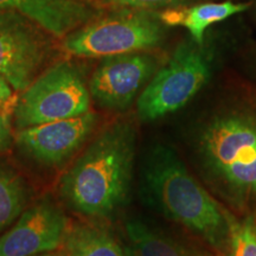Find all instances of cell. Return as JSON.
Wrapping results in <instances>:
<instances>
[{
  "mask_svg": "<svg viewBox=\"0 0 256 256\" xmlns=\"http://www.w3.org/2000/svg\"><path fill=\"white\" fill-rule=\"evenodd\" d=\"M57 256H132L115 234L100 223H70Z\"/></svg>",
  "mask_w": 256,
  "mask_h": 256,
  "instance_id": "12",
  "label": "cell"
},
{
  "mask_svg": "<svg viewBox=\"0 0 256 256\" xmlns=\"http://www.w3.org/2000/svg\"><path fill=\"white\" fill-rule=\"evenodd\" d=\"M46 32L18 12L0 10V74L14 90H25L49 60Z\"/></svg>",
  "mask_w": 256,
  "mask_h": 256,
  "instance_id": "7",
  "label": "cell"
},
{
  "mask_svg": "<svg viewBox=\"0 0 256 256\" xmlns=\"http://www.w3.org/2000/svg\"><path fill=\"white\" fill-rule=\"evenodd\" d=\"M30 191L20 174L0 162V232L8 228L23 214Z\"/></svg>",
  "mask_w": 256,
  "mask_h": 256,
  "instance_id": "15",
  "label": "cell"
},
{
  "mask_svg": "<svg viewBox=\"0 0 256 256\" xmlns=\"http://www.w3.org/2000/svg\"><path fill=\"white\" fill-rule=\"evenodd\" d=\"M142 176L148 198L162 215L224 256L229 243L226 206L190 174L174 148L166 145L153 147Z\"/></svg>",
  "mask_w": 256,
  "mask_h": 256,
  "instance_id": "3",
  "label": "cell"
},
{
  "mask_svg": "<svg viewBox=\"0 0 256 256\" xmlns=\"http://www.w3.org/2000/svg\"><path fill=\"white\" fill-rule=\"evenodd\" d=\"M126 234L132 256H223L153 229L140 220H128Z\"/></svg>",
  "mask_w": 256,
  "mask_h": 256,
  "instance_id": "13",
  "label": "cell"
},
{
  "mask_svg": "<svg viewBox=\"0 0 256 256\" xmlns=\"http://www.w3.org/2000/svg\"><path fill=\"white\" fill-rule=\"evenodd\" d=\"M69 224L60 208L44 198L24 210L12 229L0 238V256H36L57 250Z\"/></svg>",
  "mask_w": 256,
  "mask_h": 256,
  "instance_id": "10",
  "label": "cell"
},
{
  "mask_svg": "<svg viewBox=\"0 0 256 256\" xmlns=\"http://www.w3.org/2000/svg\"><path fill=\"white\" fill-rule=\"evenodd\" d=\"M156 68L154 57L142 51L104 57L89 82L92 98L106 110H127Z\"/></svg>",
  "mask_w": 256,
  "mask_h": 256,
  "instance_id": "8",
  "label": "cell"
},
{
  "mask_svg": "<svg viewBox=\"0 0 256 256\" xmlns=\"http://www.w3.org/2000/svg\"><path fill=\"white\" fill-rule=\"evenodd\" d=\"M0 10L18 12L57 38L68 36L100 14L80 0H0Z\"/></svg>",
  "mask_w": 256,
  "mask_h": 256,
  "instance_id": "11",
  "label": "cell"
},
{
  "mask_svg": "<svg viewBox=\"0 0 256 256\" xmlns=\"http://www.w3.org/2000/svg\"><path fill=\"white\" fill-rule=\"evenodd\" d=\"M12 116L14 114L0 110V153L8 151L14 142L11 124Z\"/></svg>",
  "mask_w": 256,
  "mask_h": 256,
  "instance_id": "18",
  "label": "cell"
},
{
  "mask_svg": "<svg viewBox=\"0 0 256 256\" xmlns=\"http://www.w3.org/2000/svg\"><path fill=\"white\" fill-rule=\"evenodd\" d=\"M80 2H90L92 0H80Z\"/></svg>",
  "mask_w": 256,
  "mask_h": 256,
  "instance_id": "21",
  "label": "cell"
},
{
  "mask_svg": "<svg viewBox=\"0 0 256 256\" xmlns=\"http://www.w3.org/2000/svg\"><path fill=\"white\" fill-rule=\"evenodd\" d=\"M196 151L226 209L256 215V100H236L215 112L198 130Z\"/></svg>",
  "mask_w": 256,
  "mask_h": 256,
  "instance_id": "1",
  "label": "cell"
},
{
  "mask_svg": "<svg viewBox=\"0 0 256 256\" xmlns=\"http://www.w3.org/2000/svg\"><path fill=\"white\" fill-rule=\"evenodd\" d=\"M104 4L115 8H132L142 10H156L177 6L190 0H100Z\"/></svg>",
  "mask_w": 256,
  "mask_h": 256,
  "instance_id": "17",
  "label": "cell"
},
{
  "mask_svg": "<svg viewBox=\"0 0 256 256\" xmlns=\"http://www.w3.org/2000/svg\"><path fill=\"white\" fill-rule=\"evenodd\" d=\"M248 8L249 4H235L232 2H206L186 8L166 10L159 16L165 25H182L186 28L192 40L202 46L204 42V34L210 25L222 22L234 14H241Z\"/></svg>",
  "mask_w": 256,
  "mask_h": 256,
  "instance_id": "14",
  "label": "cell"
},
{
  "mask_svg": "<svg viewBox=\"0 0 256 256\" xmlns=\"http://www.w3.org/2000/svg\"><path fill=\"white\" fill-rule=\"evenodd\" d=\"M90 92L75 64L58 62L25 89L14 107L17 130L88 113Z\"/></svg>",
  "mask_w": 256,
  "mask_h": 256,
  "instance_id": "5",
  "label": "cell"
},
{
  "mask_svg": "<svg viewBox=\"0 0 256 256\" xmlns=\"http://www.w3.org/2000/svg\"><path fill=\"white\" fill-rule=\"evenodd\" d=\"M164 25L152 10L124 8L70 32L62 48L69 55L92 58L151 50L164 40Z\"/></svg>",
  "mask_w": 256,
  "mask_h": 256,
  "instance_id": "4",
  "label": "cell"
},
{
  "mask_svg": "<svg viewBox=\"0 0 256 256\" xmlns=\"http://www.w3.org/2000/svg\"><path fill=\"white\" fill-rule=\"evenodd\" d=\"M229 243L224 256H256V215L238 216L226 208Z\"/></svg>",
  "mask_w": 256,
  "mask_h": 256,
  "instance_id": "16",
  "label": "cell"
},
{
  "mask_svg": "<svg viewBox=\"0 0 256 256\" xmlns=\"http://www.w3.org/2000/svg\"><path fill=\"white\" fill-rule=\"evenodd\" d=\"M136 134L124 121L108 124L60 180L66 206L88 218H107L126 203L133 179Z\"/></svg>",
  "mask_w": 256,
  "mask_h": 256,
  "instance_id": "2",
  "label": "cell"
},
{
  "mask_svg": "<svg viewBox=\"0 0 256 256\" xmlns=\"http://www.w3.org/2000/svg\"><path fill=\"white\" fill-rule=\"evenodd\" d=\"M36 256H57V254H40V255H36Z\"/></svg>",
  "mask_w": 256,
  "mask_h": 256,
  "instance_id": "20",
  "label": "cell"
},
{
  "mask_svg": "<svg viewBox=\"0 0 256 256\" xmlns=\"http://www.w3.org/2000/svg\"><path fill=\"white\" fill-rule=\"evenodd\" d=\"M14 87L8 80L0 74V110L14 114L18 98L14 95Z\"/></svg>",
  "mask_w": 256,
  "mask_h": 256,
  "instance_id": "19",
  "label": "cell"
},
{
  "mask_svg": "<svg viewBox=\"0 0 256 256\" xmlns=\"http://www.w3.org/2000/svg\"><path fill=\"white\" fill-rule=\"evenodd\" d=\"M210 75V60L200 44L184 42L140 94L138 118L148 122L182 110L206 84Z\"/></svg>",
  "mask_w": 256,
  "mask_h": 256,
  "instance_id": "6",
  "label": "cell"
},
{
  "mask_svg": "<svg viewBox=\"0 0 256 256\" xmlns=\"http://www.w3.org/2000/svg\"><path fill=\"white\" fill-rule=\"evenodd\" d=\"M98 116L89 110L70 118L18 130L16 145L24 156L44 166H57L72 158L98 126Z\"/></svg>",
  "mask_w": 256,
  "mask_h": 256,
  "instance_id": "9",
  "label": "cell"
}]
</instances>
